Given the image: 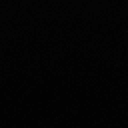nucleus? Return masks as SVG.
I'll return each mask as SVG.
<instances>
[]
</instances>
